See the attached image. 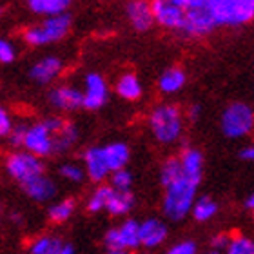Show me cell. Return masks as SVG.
<instances>
[{"instance_id": "6da1fadb", "label": "cell", "mask_w": 254, "mask_h": 254, "mask_svg": "<svg viewBox=\"0 0 254 254\" xmlns=\"http://www.w3.org/2000/svg\"><path fill=\"white\" fill-rule=\"evenodd\" d=\"M200 186V178L184 175L171 186L165 187L164 196V211L165 216L171 220H182L187 216V212L192 211L194 207V196Z\"/></svg>"}, {"instance_id": "7a4b0ae2", "label": "cell", "mask_w": 254, "mask_h": 254, "mask_svg": "<svg viewBox=\"0 0 254 254\" xmlns=\"http://www.w3.org/2000/svg\"><path fill=\"white\" fill-rule=\"evenodd\" d=\"M149 127L153 131L154 138L162 143H171L178 140L182 132V113L175 106H158L149 117Z\"/></svg>"}, {"instance_id": "3957f363", "label": "cell", "mask_w": 254, "mask_h": 254, "mask_svg": "<svg viewBox=\"0 0 254 254\" xmlns=\"http://www.w3.org/2000/svg\"><path fill=\"white\" fill-rule=\"evenodd\" d=\"M216 26H242L254 20V0H211Z\"/></svg>"}, {"instance_id": "277c9868", "label": "cell", "mask_w": 254, "mask_h": 254, "mask_svg": "<svg viewBox=\"0 0 254 254\" xmlns=\"http://www.w3.org/2000/svg\"><path fill=\"white\" fill-rule=\"evenodd\" d=\"M216 27L211 0H186V24L182 31L192 37L207 35Z\"/></svg>"}, {"instance_id": "5b68a950", "label": "cell", "mask_w": 254, "mask_h": 254, "mask_svg": "<svg viewBox=\"0 0 254 254\" xmlns=\"http://www.w3.org/2000/svg\"><path fill=\"white\" fill-rule=\"evenodd\" d=\"M254 127V111L244 102H234L222 115V131L229 138H242Z\"/></svg>"}, {"instance_id": "8992f818", "label": "cell", "mask_w": 254, "mask_h": 254, "mask_svg": "<svg viewBox=\"0 0 254 254\" xmlns=\"http://www.w3.org/2000/svg\"><path fill=\"white\" fill-rule=\"evenodd\" d=\"M7 173H9L16 182L26 186L27 182L35 180L44 175V165L38 160V156L31 153H13L5 162Z\"/></svg>"}, {"instance_id": "52a82bcc", "label": "cell", "mask_w": 254, "mask_h": 254, "mask_svg": "<svg viewBox=\"0 0 254 254\" xmlns=\"http://www.w3.org/2000/svg\"><path fill=\"white\" fill-rule=\"evenodd\" d=\"M151 5H153L154 22L169 29H184L186 0H156Z\"/></svg>"}, {"instance_id": "ba28073f", "label": "cell", "mask_w": 254, "mask_h": 254, "mask_svg": "<svg viewBox=\"0 0 254 254\" xmlns=\"http://www.w3.org/2000/svg\"><path fill=\"white\" fill-rule=\"evenodd\" d=\"M24 147L27 153L35 156H48L53 153V134L48 131V127L42 122L27 127V134L24 140Z\"/></svg>"}, {"instance_id": "9c48e42d", "label": "cell", "mask_w": 254, "mask_h": 254, "mask_svg": "<svg viewBox=\"0 0 254 254\" xmlns=\"http://www.w3.org/2000/svg\"><path fill=\"white\" fill-rule=\"evenodd\" d=\"M107 100V85L106 80L100 74L91 73L85 78V93H84V107L85 109H98Z\"/></svg>"}, {"instance_id": "30bf717a", "label": "cell", "mask_w": 254, "mask_h": 254, "mask_svg": "<svg viewBox=\"0 0 254 254\" xmlns=\"http://www.w3.org/2000/svg\"><path fill=\"white\" fill-rule=\"evenodd\" d=\"M49 100L55 107L64 111H74L78 107H84V93H80L74 87H57L49 93Z\"/></svg>"}, {"instance_id": "8fae6325", "label": "cell", "mask_w": 254, "mask_h": 254, "mask_svg": "<svg viewBox=\"0 0 254 254\" xmlns=\"http://www.w3.org/2000/svg\"><path fill=\"white\" fill-rule=\"evenodd\" d=\"M84 160L85 169H87V175H89L91 180L100 182L111 173L109 165H107L106 154H104V147H91L89 151H85Z\"/></svg>"}, {"instance_id": "7c38bea8", "label": "cell", "mask_w": 254, "mask_h": 254, "mask_svg": "<svg viewBox=\"0 0 254 254\" xmlns=\"http://www.w3.org/2000/svg\"><path fill=\"white\" fill-rule=\"evenodd\" d=\"M127 15H129V20H131L132 27L136 31H147L154 22L153 5L147 4V2H142V0L129 2L127 4Z\"/></svg>"}, {"instance_id": "4fadbf2b", "label": "cell", "mask_w": 254, "mask_h": 254, "mask_svg": "<svg viewBox=\"0 0 254 254\" xmlns=\"http://www.w3.org/2000/svg\"><path fill=\"white\" fill-rule=\"evenodd\" d=\"M165 236H167V227L156 218L140 223V244L145 247H156L164 242Z\"/></svg>"}, {"instance_id": "5bb4252c", "label": "cell", "mask_w": 254, "mask_h": 254, "mask_svg": "<svg viewBox=\"0 0 254 254\" xmlns=\"http://www.w3.org/2000/svg\"><path fill=\"white\" fill-rule=\"evenodd\" d=\"M24 190H26V194L29 198L37 201H46V200H51L55 194H57V186L53 184L51 178L48 176H38L35 180L27 182L26 186H24Z\"/></svg>"}, {"instance_id": "9a60e30c", "label": "cell", "mask_w": 254, "mask_h": 254, "mask_svg": "<svg viewBox=\"0 0 254 254\" xmlns=\"http://www.w3.org/2000/svg\"><path fill=\"white\" fill-rule=\"evenodd\" d=\"M40 27H42L48 42H55V40H60V38L65 37V33L69 31V27H71V16L67 13L49 16V18L44 20V24Z\"/></svg>"}, {"instance_id": "2e32d148", "label": "cell", "mask_w": 254, "mask_h": 254, "mask_svg": "<svg viewBox=\"0 0 254 254\" xmlns=\"http://www.w3.org/2000/svg\"><path fill=\"white\" fill-rule=\"evenodd\" d=\"M60 69H62V62L55 57H48V59H42L40 62L35 64L29 74L33 80H37L40 84H48L60 73Z\"/></svg>"}, {"instance_id": "e0dca14e", "label": "cell", "mask_w": 254, "mask_h": 254, "mask_svg": "<svg viewBox=\"0 0 254 254\" xmlns=\"http://www.w3.org/2000/svg\"><path fill=\"white\" fill-rule=\"evenodd\" d=\"M104 154H106L107 165H109L111 173L126 169V164L129 162V147L126 143H109L104 147Z\"/></svg>"}, {"instance_id": "ac0fdd59", "label": "cell", "mask_w": 254, "mask_h": 254, "mask_svg": "<svg viewBox=\"0 0 254 254\" xmlns=\"http://www.w3.org/2000/svg\"><path fill=\"white\" fill-rule=\"evenodd\" d=\"M158 85L162 93H167V95L176 93V91H180L182 87L186 85V73H184L180 67L167 69V71H164L162 76H160Z\"/></svg>"}, {"instance_id": "d6986e66", "label": "cell", "mask_w": 254, "mask_h": 254, "mask_svg": "<svg viewBox=\"0 0 254 254\" xmlns=\"http://www.w3.org/2000/svg\"><path fill=\"white\" fill-rule=\"evenodd\" d=\"M29 9L38 13V15H46L49 16H57L65 13L69 2L67 0H29Z\"/></svg>"}, {"instance_id": "ffe728a7", "label": "cell", "mask_w": 254, "mask_h": 254, "mask_svg": "<svg viewBox=\"0 0 254 254\" xmlns=\"http://www.w3.org/2000/svg\"><path fill=\"white\" fill-rule=\"evenodd\" d=\"M118 236H120V245L122 251H129L138 247L140 244V223L134 220H127L122 227H118Z\"/></svg>"}, {"instance_id": "44dd1931", "label": "cell", "mask_w": 254, "mask_h": 254, "mask_svg": "<svg viewBox=\"0 0 254 254\" xmlns=\"http://www.w3.org/2000/svg\"><path fill=\"white\" fill-rule=\"evenodd\" d=\"M132 203H134V196L131 194V190H113L107 203V211L115 216H120L131 211Z\"/></svg>"}, {"instance_id": "7402d4cb", "label": "cell", "mask_w": 254, "mask_h": 254, "mask_svg": "<svg viewBox=\"0 0 254 254\" xmlns=\"http://www.w3.org/2000/svg\"><path fill=\"white\" fill-rule=\"evenodd\" d=\"M76 136H78L76 127L71 122H65V126H64L59 132L53 134V153H62V151L69 149L74 143Z\"/></svg>"}, {"instance_id": "603a6c76", "label": "cell", "mask_w": 254, "mask_h": 254, "mask_svg": "<svg viewBox=\"0 0 254 254\" xmlns=\"http://www.w3.org/2000/svg\"><path fill=\"white\" fill-rule=\"evenodd\" d=\"M182 167H184V173L189 176H194V178H201V165H203V156H201L200 151L196 149H186L184 154H182Z\"/></svg>"}, {"instance_id": "cb8c5ba5", "label": "cell", "mask_w": 254, "mask_h": 254, "mask_svg": "<svg viewBox=\"0 0 254 254\" xmlns=\"http://www.w3.org/2000/svg\"><path fill=\"white\" fill-rule=\"evenodd\" d=\"M117 93L126 100H136L142 95V85L134 74H124L122 78L118 80Z\"/></svg>"}, {"instance_id": "d4e9b609", "label": "cell", "mask_w": 254, "mask_h": 254, "mask_svg": "<svg viewBox=\"0 0 254 254\" xmlns=\"http://www.w3.org/2000/svg\"><path fill=\"white\" fill-rule=\"evenodd\" d=\"M218 211V205L214 200H211L209 196H201L200 200H196L194 207H192V216L196 222H207L211 220Z\"/></svg>"}, {"instance_id": "484cf974", "label": "cell", "mask_w": 254, "mask_h": 254, "mask_svg": "<svg viewBox=\"0 0 254 254\" xmlns=\"http://www.w3.org/2000/svg\"><path fill=\"white\" fill-rule=\"evenodd\" d=\"M64 244L53 236H40L33 242L31 254H60Z\"/></svg>"}, {"instance_id": "4316f807", "label": "cell", "mask_w": 254, "mask_h": 254, "mask_svg": "<svg viewBox=\"0 0 254 254\" xmlns=\"http://www.w3.org/2000/svg\"><path fill=\"white\" fill-rule=\"evenodd\" d=\"M182 175H184V167H182L180 158L165 160V164L162 165V173H160V178H162V184H164V187L171 186V184L178 180Z\"/></svg>"}, {"instance_id": "83f0119b", "label": "cell", "mask_w": 254, "mask_h": 254, "mask_svg": "<svg viewBox=\"0 0 254 254\" xmlns=\"http://www.w3.org/2000/svg\"><path fill=\"white\" fill-rule=\"evenodd\" d=\"M113 187L109 186H102L93 192V196L87 201V209L91 212H98L100 209H107V203H109V198L113 194Z\"/></svg>"}, {"instance_id": "f1b7e54d", "label": "cell", "mask_w": 254, "mask_h": 254, "mask_svg": "<svg viewBox=\"0 0 254 254\" xmlns=\"http://www.w3.org/2000/svg\"><path fill=\"white\" fill-rule=\"evenodd\" d=\"M74 211V200H62L59 203H55L51 209H49V218H51V222L55 223H62L65 222Z\"/></svg>"}, {"instance_id": "f546056e", "label": "cell", "mask_w": 254, "mask_h": 254, "mask_svg": "<svg viewBox=\"0 0 254 254\" xmlns=\"http://www.w3.org/2000/svg\"><path fill=\"white\" fill-rule=\"evenodd\" d=\"M225 254H254V240L247 236H234L229 242Z\"/></svg>"}, {"instance_id": "4dcf8cb0", "label": "cell", "mask_w": 254, "mask_h": 254, "mask_svg": "<svg viewBox=\"0 0 254 254\" xmlns=\"http://www.w3.org/2000/svg\"><path fill=\"white\" fill-rule=\"evenodd\" d=\"M132 184V176L129 171L126 169H120V171H115L111 176V187L115 190H129Z\"/></svg>"}, {"instance_id": "1f68e13d", "label": "cell", "mask_w": 254, "mask_h": 254, "mask_svg": "<svg viewBox=\"0 0 254 254\" xmlns=\"http://www.w3.org/2000/svg\"><path fill=\"white\" fill-rule=\"evenodd\" d=\"M24 40H26L27 44H31V46H44V44H49L40 26L26 29V31H24Z\"/></svg>"}, {"instance_id": "d6a6232c", "label": "cell", "mask_w": 254, "mask_h": 254, "mask_svg": "<svg viewBox=\"0 0 254 254\" xmlns=\"http://www.w3.org/2000/svg\"><path fill=\"white\" fill-rule=\"evenodd\" d=\"M60 175L65 178V180H71V182H82L84 178V171L80 169L78 165L74 164H65L60 167Z\"/></svg>"}, {"instance_id": "836d02e7", "label": "cell", "mask_w": 254, "mask_h": 254, "mask_svg": "<svg viewBox=\"0 0 254 254\" xmlns=\"http://www.w3.org/2000/svg\"><path fill=\"white\" fill-rule=\"evenodd\" d=\"M13 122H11V117L7 115L4 107H0V136H9L13 132Z\"/></svg>"}, {"instance_id": "e575fe53", "label": "cell", "mask_w": 254, "mask_h": 254, "mask_svg": "<svg viewBox=\"0 0 254 254\" xmlns=\"http://www.w3.org/2000/svg\"><path fill=\"white\" fill-rule=\"evenodd\" d=\"M167 254H196V244L194 242H180V244L173 245Z\"/></svg>"}, {"instance_id": "d590c367", "label": "cell", "mask_w": 254, "mask_h": 254, "mask_svg": "<svg viewBox=\"0 0 254 254\" xmlns=\"http://www.w3.org/2000/svg\"><path fill=\"white\" fill-rule=\"evenodd\" d=\"M15 60V48L5 40H0V62L9 64Z\"/></svg>"}, {"instance_id": "8d00e7d4", "label": "cell", "mask_w": 254, "mask_h": 254, "mask_svg": "<svg viewBox=\"0 0 254 254\" xmlns=\"http://www.w3.org/2000/svg\"><path fill=\"white\" fill-rule=\"evenodd\" d=\"M106 245L109 251H122L120 236H118V229H111V231L106 234Z\"/></svg>"}, {"instance_id": "74e56055", "label": "cell", "mask_w": 254, "mask_h": 254, "mask_svg": "<svg viewBox=\"0 0 254 254\" xmlns=\"http://www.w3.org/2000/svg\"><path fill=\"white\" fill-rule=\"evenodd\" d=\"M26 134H27V127L26 126H16L15 129H13V132L9 134L11 143H13V145H24Z\"/></svg>"}, {"instance_id": "f35d334b", "label": "cell", "mask_w": 254, "mask_h": 254, "mask_svg": "<svg viewBox=\"0 0 254 254\" xmlns=\"http://www.w3.org/2000/svg\"><path fill=\"white\" fill-rule=\"evenodd\" d=\"M229 236L227 234H218L216 238L212 240V249L214 251H222V249H227V245H229Z\"/></svg>"}, {"instance_id": "ab89813d", "label": "cell", "mask_w": 254, "mask_h": 254, "mask_svg": "<svg viewBox=\"0 0 254 254\" xmlns=\"http://www.w3.org/2000/svg\"><path fill=\"white\" fill-rule=\"evenodd\" d=\"M242 158H244V160H253V162H254V145H251V147H245L244 151H242Z\"/></svg>"}, {"instance_id": "60d3db41", "label": "cell", "mask_w": 254, "mask_h": 254, "mask_svg": "<svg viewBox=\"0 0 254 254\" xmlns=\"http://www.w3.org/2000/svg\"><path fill=\"white\" fill-rule=\"evenodd\" d=\"M200 113H201V107L200 106H192L189 109V118H190V120H198Z\"/></svg>"}, {"instance_id": "b9f144b4", "label": "cell", "mask_w": 254, "mask_h": 254, "mask_svg": "<svg viewBox=\"0 0 254 254\" xmlns=\"http://www.w3.org/2000/svg\"><path fill=\"white\" fill-rule=\"evenodd\" d=\"M60 254H74L73 245L65 244V245H64V247H62V251H60Z\"/></svg>"}, {"instance_id": "7bdbcfd3", "label": "cell", "mask_w": 254, "mask_h": 254, "mask_svg": "<svg viewBox=\"0 0 254 254\" xmlns=\"http://www.w3.org/2000/svg\"><path fill=\"white\" fill-rule=\"evenodd\" d=\"M11 220H15V222L20 223V222H22V216H20V214H16V212H15V214H11Z\"/></svg>"}, {"instance_id": "ee69618b", "label": "cell", "mask_w": 254, "mask_h": 254, "mask_svg": "<svg viewBox=\"0 0 254 254\" xmlns=\"http://www.w3.org/2000/svg\"><path fill=\"white\" fill-rule=\"evenodd\" d=\"M247 207H251V209H254V194L251 196L249 200H247Z\"/></svg>"}, {"instance_id": "f6af8a7d", "label": "cell", "mask_w": 254, "mask_h": 254, "mask_svg": "<svg viewBox=\"0 0 254 254\" xmlns=\"http://www.w3.org/2000/svg\"><path fill=\"white\" fill-rule=\"evenodd\" d=\"M109 254H129L127 251H109Z\"/></svg>"}, {"instance_id": "bcb514c9", "label": "cell", "mask_w": 254, "mask_h": 254, "mask_svg": "<svg viewBox=\"0 0 254 254\" xmlns=\"http://www.w3.org/2000/svg\"><path fill=\"white\" fill-rule=\"evenodd\" d=\"M205 254H220V251H214V249H211L209 253H205Z\"/></svg>"}, {"instance_id": "7dc6e473", "label": "cell", "mask_w": 254, "mask_h": 254, "mask_svg": "<svg viewBox=\"0 0 254 254\" xmlns=\"http://www.w3.org/2000/svg\"><path fill=\"white\" fill-rule=\"evenodd\" d=\"M2 15H4V9H2V7H0V16H2Z\"/></svg>"}]
</instances>
